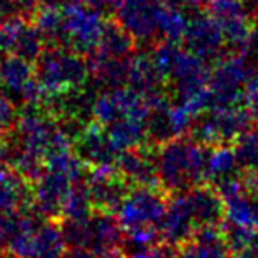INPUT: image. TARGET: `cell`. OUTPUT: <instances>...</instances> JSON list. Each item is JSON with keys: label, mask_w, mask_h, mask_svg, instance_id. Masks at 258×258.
Here are the masks:
<instances>
[{"label": "cell", "mask_w": 258, "mask_h": 258, "mask_svg": "<svg viewBox=\"0 0 258 258\" xmlns=\"http://www.w3.org/2000/svg\"><path fill=\"white\" fill-rule=\"evenodd\" d=\"M199 225L194 219V214L189 207L184 192L174 194L173 199L168 201L165 217L161 220L160 234L161 240L178 248L198 234Z\"/></svg>", "instance_id": "obj_14"}, {"label": "cell", "mask_w": 258, "mask_h": 258, "mask_svg": "<svg viewBox=\"0 0 258 258\" xmlns=\"http://www.w3.org/2000/svg\"><path fill=\"white\" fill-rule=\"evenodd\" d=\"M86 181L94 211L115 212L128 192V182L114 166H92L86 174Z\"/></svg>", "instance_id": "obj_12"}, {"label": "cell", "mask_w": 258, "mask_h": 258, "mask_svg": "<svg viewBox=\"0 0 258 258\" xmlns=\"http://www.w3.org/2000/svg\"><path fill=\"white\" fill-rule=\"evenodd\" d=\"M238 165L235 150L232 145H217L209 147V156H207V181L214 184L225 178L238 174Z\"/></svg>", "instance_id": "obj_22"}, {"label": "cell", "mask_w": 258, "mask_h": 258, "mask_svg": "<svg viewBox=\"0 0 258 258\" xmlns=\"http://www.w3.org/2000/svg\"><path fill=\"white\" fill-rule=\"evenodd\" d=\"M169 198L158 187L134 186L117 207V220L123 234L138 229H160Z\"/></svg>", "instance_id": "obj_5"}, {"label": "cell", "mask_w": 258, "mask_h": 258, "mask_svg": "<svg viewBox=\"0 0 258 258\" xmlns=\"http://www.w3.org/2000/svg\"><path fill=\"white\" fill-rule=\"evenodd\" d=\"M234 150L242 171H258V127L253 125L238 137Z\"/></svg>", "instance_id": "obj_28"}, {"label": "cell", "mask_w": 258, "mask_h": 258, "mask_svg": "<svg viewBox=\"0 0 258 258\" xmlns=\"http://www.w3.org/2000/svg\"><path fill=\"white\" fill-rule=\"evenodd\" d=\"M66 238L54 219H45L35 232L31 258H62L66 253Z\"/></svg>", "instance_id": "obj_20"}, {"label": "cell", "mask_w": 258, "mask_h": 258, "mask_svg": "<svg viewBox=\"0 0 258 258\" xmlns=\"http://www.w3.org/2000/svg\"><path fill=\"white\" fill-rule=\"evenodd\" d=\"M45 48H46V41L43 38V35L40 33V30L35 27V23L25 22L22 25L20 31H18L12 54H15L18 58H22L33 64L41 56V53L45 51Z\"/></svg>", "instance_id": "obj_25"}, {"label": "cell", "mask_w": 258, "mask_h": 258, "mask_svg": "<svg viewBox=\"0 0 258 258\" xmlns=\"http://www.w3.org/2000/svg\"><path fill=\"white\" fill-rule=\"evenodd\" d=\"M207 14L220 25L230 53L248 51L255 20L242 0H212L207 5Z\"/></svg>", "instance_id": "obj_9"}, {"label": "cell", "mask_w": 258, "mask_h": 258, "mask_svg": "<svg viewBox=\"0 0 258 258\" xmlns=\"http://www.w3.org/2000/svg\"><path fill=\"white\" fill-rule=\"evenodd\" d=\"M174 256H176L174 247L163 242V243H156L147 248L132 250L128 251L125 258H174Z\"/></svg>", "instance_id": "obj_31"}, {"label": "cell", "mask_w": 258, "mask_h": 258, "mask_svg": "<svg viewBox=\"0 0 258 258\" xmlns=\"http://www.w3.org/2000/svg\"><path fill=\"white\" fill-rule=\"evenodd\" d=\"M71 248H86L99 258H125L123 230L115 216L107 211L91 212L83 219H64L61 224Z\"/></svg>", "instance_id": "obj_2"}, {"label": "cell", "mask_w": 258, "mask_h": 258, "mask_svg": "<svg viewBox=\"0 0 258 258\" xmlns=\"http://www.w3.org/2000/svg\"><path fill=\"white\" fill-rule=\"evenodd\" d=\"M83 179V178H79ZM78 181L71 174L45 168L41 176L31 184V206L45 219H58L62 214V206L71 189L73 182Z\"/></svg>", "instance_id": "obj_11"}, {"label": "cell", "mask_w": 258, "mask_h": 258, "mask_svg": "<svg viewBox=\"0 0 258 258\" xmlns=\"http://www.w3.org/2000/svg\"><path fill=\"white\" fill-rule=\"evenodd\" d=\"M27 20L14 18V20H7V22L0 23V54L14 51V45L17 41L18 31H20L22 25Z\"/></svg>", "instance_id": "obj_30"}, {"label": "cell", "mask_w": 258, "mask_h": 258, "mask_svg": "<svg viewBox=\"0 0 258 258\" xmlns=\"http://www.w3.org/2000/svg\"><path fill=\"white\" fill-rule=\"evenodd\" d=\"M255 68L247 53H230L217 61L209 78L212 107L237 105L242 102L245 84Z\"/></svg>", "instance_id": "obj_7"}, {"label": "cell", "mask_w": 258, "mask_h": 258, "mask_svg": "<svg viewBox=\"0 0 258 258\" xmlns=\"http://www.w3.org/2000/svg\"><path fill=\"white\" fill-rule=\"evenodd\" d=\"M165 0H120L115 20L137 43L155 45L160 41V17Z\"/></svg>", "instance_id": "obj_8"}, {"label": "cell", "mask_w": 258, "mask_h": 258, "mask_svg": "<svg viewBox=\"0 0 258 258\" xmlns=\"http://www.w3.org/2000/svg\"><path fill=\"white\" fill-rule=\"evenodd\" d=\"M74 153L87 166H114L120 152L100 123H87L73 143Z\"/></svg>", "instance_id": "obj_13"}, {"label": "cell", "mask_w": 258, "mask_h": 258, "mask_svg": "<svg viewBox=\"0 0 258 258\" xmlns=\"http://www.w3.org/2000/svg\"><path fill=\"white\" fill-rule=\"evenodd\" d=\"M255 22H258V17H256V18H255Z\"/></svg>", "instance_id": "obj_41"}, {"label": "cell", "mask_w": 258, "mask_h": 258, "mask_svg": "<svg viewBox=\"0 0 258 258\" xmlns=\"http://www.w3.org/2000/svg\"><path fill=\"white\" fill-rule=\"evenodd\" d=\"M127 86L142 94L145 99H150L165 91V78L156 69L152 56L140 53L132 58Z\"/></svg>", "instance_id": "obj_18"}, {"label": "cell", "mask_w": 258, "mask_h": 258, "mask_svg": "<svg viewBox=\"0 0 258 258\" xmlns=\"http://www.w3.org/2000/svg\"><path fill=\"white\" fill-rule=\"evenodd\" d=\"M137 41L117 20H105L96 51L110 58H132Z\"/></svg>", "instance_id": "obj_21"}, {"label": "cell", "mask_w": 258, "mask_h": 258, "mask_svg": "<svg viewBox=\"0 0 258 258\" xmlns=\"http://www.w3.org/2000/svg\"><path fill=\"white\" fill-rule=\"evenodd\" d=\"M31 182L17 171H5L0 174V214L28 209L31 206Z\"/></svg>", "instance_id": "obj_19"}, {"label": "cell", "mask_w": 258, "mask_h": 258, "mask_svg": "<svg viewBox=\"0 0 258 258\" xmlns=\"http://www.w3.org/2000/svg\"><path fill=\"white\" fill-rule=\"evenodd\" d=\"M209 147L196 138L182 135L158 145L156 166L160 187L165 192L178 194L207 182Z\"/></svg>", "instance_id": "obj_1"}, {"label": "cell", "mask_w": 258, "mask_h": 258, "mask_svg": "<svg viewBox=\"0 0 258 258\" xmlns=\"http://www.w3.org/2000/svg\"><path fill=\"white\" fill-rule=\"evenodd\" d=\"M22 211H14V212H5L0 214V247L4 250L7 248L9 242L14 238L17 234L18 227H20L22 222Z\"/></svg>", "instance_id": "obj_29"}, {"label": "cell", "mask_w": 258, "mask_h": 258, "mask_svg": "<svg viewBox=\"0 0 258 258\" xmlns=\"http://www.w3.org/2000/svg\"><path fill=\"white\" fill-rule=\"evenodd\" d=\"M187 25H189V18H187L186 9L165 2L160 17V40L176 43L182 41Z\"/></svg>", "instance_id": "obj_26"}, {"label": "cell", "mask_w": 258, "mask_h": 258, "mask_svg": "<svg viewBox=\"0 0 258 258\" xmlns=\"http://www.w3.org/2000/svg\"><path fill=\"white\" fill-rule=\"evenodd\" d=\"M35 64V76L46 96L81 89L91 78L86 56L66 46H46Z\"/></svg>", "instance_id": "obj_3"}, {"label": "cell", "mask_w": 258, "mask_h": 258, "mask_svg": "<svg viewBox=\"0 0 258 258\" xmlns=\"http://www.w3.org/2000/svg\"><path fill=\"white\" fill-rule=\"evenodd\" d=\"M255 125V118L245 107L224 105L211 107L196 117L192 138L206 147L234 145L235 140Z\"/></svg>", "instance_id": "obj_4"}, {"label": "cell", "mask_w": 258, "mask_h": 258, "mask_svg": "<svg viewBox=\"0 0 258 258\" xmlns=\"http://www.w3.org/2000/svg\"><path fill=\"white\" fill-rule=\"evenodd\" d=\"M35 79V69L31 62L12 54L0 61V89L12 100L22 104L23 92Z\"/></svg>", "instance_id": "obj_17"}, {"label": "cell", "mask_w": 258, "mask_h": 258, "mask_svg": "<svg viewBox=\"0 0 258 258\" xmlns=\"http://www.w3.org/2000/svg\"><path fill=\"white\" fill-rule=\"evenodd\" d=\"M184 48L199 56L204 62H214L230 54L220 25L209 14H201L189 20L184 33Z\"/></svg>", "instance_id": "obj_10"}, {"label": "cell", "mask_w": 258, "mask_h": 258, "mask_svg": "<svg viewBox=\"0 0 258 258\" xmlns=\"http://www.w3.org/2000/svg\"><path fill=\"white\" fill-rule=\"evenodd\" d=\"M5 169H7L5 168V161H4V158H0V174H2Z\"/></svg>", "instance_id": "obj_40"}, {"label": "cell", "mask_w": 258, "mask_h": 258, "mask_svg": "<svg viewBox=\"0 0 258 258\" xmlns=\"http://www.w3.org/2000/svg\"><path fill=\"white\" fill-rule=\"evenodd\" d=\"M117 169L128 186L160 187L158 166H156V150L137 147L123 150L117 158Z\"/></svg>", "instance_id": "obj_15"}, {"label": "cell", "mask_w": 258, "mask_h": 258, "mask_svg": "<svg viewBox=\"0 0 258 258\" xmlns=\"http://www.w3.org/2000/svg\"><path fill=\"white\" fill-rule=\"evenodd\" d=\"M174 258H234L225 243L222 224L198 230L189 242L181 245Z\"/></svg>", "instance_id": "obj_16"}, {"label": "cell", "mask_w": 258, "mask_h": 258, "mask_svg": "<svg viewBox=\"0 0 258 258\" xmlns=\"http://www.w3.org/2000/svg\"><path fill=\"white\" fill-rule=\"evenodd\" d=\"M66 0H41V5H46V7H62Z\"/></svg>", "instance_id": "obj_39"}, {"label": "cell", "mask_w": 258, "mask_h": 258, "mask_svg": "<svg viewBox=\"0 0 258 258\" xmlns=\"http://www.w3.org/2000/svg\"><path fill=\"white\" fill-rule=\"evenodd\" d=\"M17 5H18V12H20V17L28 22L38 14L41 0H17Z\"/></svg>", "instance_id": "obj_33"}, {"label": "cell", "mask_w": 258, "mask_h": 258, "mask_svg": "<svg viewBox=\"0 0 258 258\" xmlns=\"http://www.w3.org/2000/svg\"><path fill=\"white\" fill-rule=\"evenodd\" d=\"M64 23V46L84 56L97 49L104 30V15L83 0H66L61 7Z\"/></svg>", "instance_id": "obj_6"}, {"label": "cell", "mask_w": 258, "mask_h": 258, "mask_svg": "<svg viewBox=\"0 0 258 258\" xmlns=\"http://www.w3.org/2000/svg\"><path fill=\"white\" fill-rule=\"evenodd\" d=\"M83 2L89 5V7L96 9L102 15H115L120 0H83Z\"/></svg>", "instance_id": "obj_34"}, {"label": "cell", "mask_w": 258, "mask_h": 258, "mask_svg": "<svg viewBox=\"0 0 258 258\" xmlns=\"http://www.w3.org/2000/svg\"><path fill=\"white\" fill-rule=\"evenodd\" d=\"M250 49H251V51H255V53H256V56H258V28H255V30H253V33H251Z\"/></svg>", "instance_id": "obj_37"}, {"label": "cell", "mask_w": 258, "mask_h": 258, "mask_svg": "<svg viewBox=\"0 0 258 258\" xmlns=\"http://www.w3.org/2000/svg\"><path fill=\"white\" fill-rule=\"evenodd\" d=\"M94 211L92 206V198L87 187L86 176L83 179H78L73 182L71 189L68 192V198L62 206V214L61 217L64 219H83L87 217Z\"/></svg>", "instance_id": "obj_27"}, {"label": "cell", "mask_w": 258, "mask_h": 258, "mask_svg": "<svg viewBox=\"0 0 258 258\" xmlns=\"http://www.w3.org/2000/svg\"><path fill=\"white\" fill-rule=\"evenodd\" d=\"M14 18H22L20 12H18L17 0H0V23L14 20Z\"/></svg>", "instance_id": "obj_35"}, {"label": "cell", "mask_w": 258, "mask_h": 258, "mask_svg": "<svg viewBox=\"0 0 258 258\" xmlns=\"http://www.w3.org/2000/svg\"><path fill=\"white\" fill-rule=\"evenodd\" d=\"M17 115H18V110L15 109L14 100H12L4 91H0V127H4L5 130L14 128Z\"/></svg>", "instance_id": "obj_32"}, {"label": "cell", "mask_w": 258, "mask_h": 258, "mask_svg": "<svg viewBox=\"0 0 258 258\" xmlns=\"http://www.w3.org/2000/svg\"><path fill=\"white\" fill-rule=\"evenodd\" d=\"M35 27L49 46H64V23H62L61 7H46L38 10L33 18Z\"/></svg>", "instance_id": "obj_24"}, {"label": "cell", "mask_w": 258, "mask_h": 258, "mask_svg": "<svg viewBox=\"0 0 258 258\" xmlns=\"http://www.w3.org/2000/svg\"><path fill=\"white\" fill-rule=\"evenodd\" d=\"M7 132H9V130H5L4 127H0V158H2L5 143H7Z\"/></svg>", "instance_id": "obj_38"}, {"label": "cell", "mask_w": 258, "mask_h": 258, "mask_svg": "<svg viewBox=\"0 0 258 258\" xmlns=\"http://www.w3.org/2000/svg\"><path fill=\"white\" fill-rule=\"evenodd\" d=\"M62 258H99V256L94 251L86 248H71L68 253H64Z\"/></svg>", "instance_id": "obj_36"}, {"label": "cell", "mask_w": 258, "mask_h": 258, "mask_svg": "<svg viewBox=\"0 0 258 258\" xmlns=\"http://www.w3.org/2000/svg\"><path fill=\"white\" fill-rule=\"evenodd\" d=\"M107 132H109L112 142L118 148V152L142 147L145 140L148 138L147 122L137 120V118H128V117L110 123Z\"/></svg>", "instance_id": "obj_23"}]
</instances>
